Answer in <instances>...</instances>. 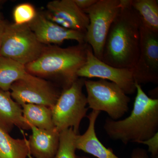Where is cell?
<instances>
[{
    "instance_id": "6da1fadb",
    "label": "cell",
    "mask_w": 158,
    "mask_h": 158,
    "mask_svg": "<svg viewBox=\"0 0 158 158\" xmlns=\"http://www.w3.org/2000/svg\"><path fill=\"white\" fill-rule=\"evenodd\" d=\"M140 26L131 0H120V9L109 30L101 61L116 68H135L140 52Z\"/></svg>"
},
{
    "instance_id": "7a4b0ae2",
    "label": "cell",
    "mask_w": 158,
    "mask_h": 158,
    "mask_svg": "<svg viewBox=\"0 0 158 158\" xmlns=\"http://www.w3.org/2000/svg\"><path fill=\"white\" fill-rule=\"evenodd\" d=\"M136 96L132 111L124 119L107 118L104 129L111 139L124 144L146 141L158 133V99L148 96L135 82Z\"/></svg>"
},
{
    "instance_id": "3957f363",
    "label": "cell",
    "mask_w": 158,
    "mask_h": 158,
    "mask_svg": "<svg viewBox=\"0 0 158 158\" xmlns=\"http://www.w3.org/2000/svg\"><path fill=\"white\" fill-rule=\"evenodd\" d=\"M88 45L86 43L67 48L45 45L38 59L25 65L26 70L35 76L54 79L65 90L78 78V72L86 63Z\"/></svg>"
},
{
    "instance_id": "277c9868",
    "label": "cell",
    "mask_w": 158,
    "mask_h": 158,
    "mask_svg": "<svg viewBox=\"0 0 158 158\" xmlns=\"http://www.w3.org/2000/svg\"><path fill=\"white\" fill-rule=\"evenodd\" d=\"M85 79L78 78L70 87L62 90L56 105L52 108V119L59 133L71 127L79 134L82 119L87 116V97L83 92Z\"/></svg>"
},
{
    "instance_id": "5b68a950",
    "label": "cell",
    "mask_w": 158,
    "mask_h": 158,
    "mask_svg": "<svg viewBox=\"0 0 158 158\" xmlns=\"http://www.w3.org/2000/svg\"><path fill=\"white\" fill-rule=\"evenodd\" d=\"M45 45L40 42L28 24L6 23L0 56L26 65L38 59Z\"/></svg>"
},
{
    "instance_id": "8992f818",
    "label": "cell",
    "mask_w": 158,
    "mask_h": 158,
    "mask_svg": "<svg viewBox=\"0 0 158 158\" xmlns=\"http://www.w3.org/2000/svg\"><path fill=\"white\" fill-rule=\"evenodd\" d=\"M88 108L106 112L109 118L118 120L129 110L130 98L121 88L113 82L100 79H85Z\"/></svg>"
},
{
    "instance_id": "52a82bcc",
    "label": "cell",
    "mask_w": 158,
    "mask_h": 158,
    "mask_svg": "<svg viewBox=\"0 0 158 158\" xmlns=\"http://www.w3.org/2000/svg\"><path fill=\"white\" fill-rule=\"evenodd\" d=\"M119 9L120 0H98L84 11L89 20L85 34V42L100 60L109 30Z\"/></svg>"
},
{
    "instance_id": "ba28073f",
    "label": "cell",
    "mask_w": 158,
    "mask_h": 158,
    "mask_svg": "<svg viewBox=\"0 0 158 158\" xmlns=\"http://www.w3.org/2000/svg\"><path fill=\"white\" fill-rule=\"evenodd\" d=\"M11 98L19 104L43 105L52 108L62 90L45 79L27 73L23 78L11 85Z\"/></svg>"
},
{
    "instance_id": "9c48e42d",
    "label": "cell",
    "mask_w": 158,
    "mask_h": 158,
    "mask_svg": "<svg viewBox=\"0 0 158 158\" xmlns=\"http://www.w3.org/2000/svg\"><path fill=\"white\" fill-rule=\"evenodd\" d=\"M77 76L79 78H98L113 82L127 95L132 94L136 91L133 69L116 68L106 64L94 56L89 45L86 63L78 72Z\"/></svg>"
},
{
    "instance_id": "30bf717a",
    "label": "cell",
    "mask_w": 158,
    "mask_h": 158,
    "mask_svg": "<svg viewBox=\"0 0 158 158\" xmlns=\"http://www.w3.org/2000/svg\"><path fill=\"white\" fill-rule=\"evenodd\" d=\"M133 75L141 84L158 83V33L140 26V52Z\"/></svg>"
},
{
    "instance_id": "8fae6325",
    "label": "cell",
    "mask_w": 158,
    "mask_h": 158,
    "mask_svg": "<svg viewBox=\"0 0 158 158\" xmlns=\"http://www.w3.org/2000/svg\"><path fill=\"white\" fill-rule=\"evenodd\" d=\"M46 8L43 13L50 20L65 28L86 33L89 23L88 15L73 0H54Z\"/></svg>"
},
{
    "instance_id": "7c38bea8",
    "label": "cell",
    "mask_w": 158,
    "mask_h": 158,
    "mask_svg": "<svg viewBox=\"0 0 158 158\" xmlns=\"http://www.w3.org/2000/svg\"><path fill=\"white\" fill-rule=\"evenodd\" d=\"M40 42L44 45L60 44L66 40H73L78 44L85 43V34L66 29L48 19L43 12L37 15L27 24Z\"/></svg>"
},
{
    "instance_id": "4fadbf2b",
    "label": "cell",
    "mask_w": 158,
    "mask_h": 158,
    "mask_svg": "<svg viewBox=\"0 0 158 158\" xmlns=\"http://www.w3.org/2000/svg\"><path fill=\"white\" fill-rule=\"evenodd\" d=\"M100 113L99 111L92 110L87 116L89 120L88 129L83 135H77V149L97 158H121L116 156L111 148L106 147L97 136L95 123Z\"/></svg>"
},
{
    "instance_id": "5bb4252c",
    "label": "cell",
    "mask_w": 158,
    "mask_h": 158,
    "mask_svg": "<svg viewBox=\"0 0 158 158\" xmlns=\"http://www.w3.org/2000/svg\"><path fill=\"white\" fill-rule=\"evenodd\" d=\"M28 141L30 154L35 158H54L58 151L60 133L55 129L41 130L31 126Z\"/></svg>"
},
{
    "instance_id": "9a60e30c",
    "label": "cell",
    "mask_w": 158,
    "mask_h": 158,
    "mask_svg": "<svg viewBox=\"0 0 158 158\" xmlns=\"http://www.w3.org/2000/svg\"><path fill=\"white\" fill-rule=\"evenodd\" d=\"M15 126L31 130L23 116L21 106L12 99L10 91L0 89V127L9 134Z\"/></svg>"
},
{
    "instance_id": "2e32d148",
    "label": "cell",
    "mask_w": 158,
    "mask_h": 158,
    "mask_svg": "<svg viewBox=\"0 0 158 158\" xmlns=\"http://www.w3.org/2000/svg\"><path fill=\"white\" fill-rule=\"evenodd\" d=\"M21 106L23 116L30 127L32 126L47 131L56 129L53 121L52 108L33 104H25Z\"/></svg>"
},
{
    "instance_id": "e0dca14e",
    "label": "cell",
    "mask_w": 158,
    "mask_h": 158,
    "mask_svg": "<svg viewBox=\"0 0 158 158\" xmlns=\"http://www.w3.org/2000/svg\"><path fill=\"white\" fill-rule=\"evenodd\" d=\"M30 155L26 138L15 139L0 127V158H27Z\"/></svg>"
},
{
    "instance_id": "ac0fdd59",
    "label": "cell",
    "mask_w": 158,
    "mask_h": 158,
    "mask_svg": "<svg viewBox=\"0 0 158 158\" xmlns=\"http://www.w3.org/2000/svg\"><path fill=\"white\" fill-rule=\"evenodd\" d=\"M131 5L141 24L150 31L158 33L157 0H131Z\"/></svg>"
},
{
    "instance_id": "d6986e66",
    "label": "cell",
    "mask_w": 158,
    "mask_h": 158,
    "mask_svg": "<svg viewBox=\"0 0 158 158\" xmlns=\"http://www.w3.org/2000/svg\"><path fill=\"white\" fill-rule=\"evenodd\" d=\"M25 65L0 56V89L9 91L11 85L27 73Z\"/></svg>"
},
{
    "instance_id": "ffe728a7",
    "label": "cell",
    "mask_w": 158,
    "mask_h": 158,
    "mask_svg": "<svg viewBox=\"0 0 158 158\" xmlns=\"http://www.w3.org/2000/svg\"><path fill=\"white\" fill-rule=\"evenodd\" d=\"M77 135L71 127L60 133L59 148L54 158H81L76 154Z\"/></svg>"
},
{
    "instance_id": "44dd1931",
    "label": "cell",
    "mask_w": 158,
    "mask_h": 158,
    "mask_svg": "<svg viewBox=\"0 0 158 158\" xmlns=\"http://www.w3.org/2000/svg\"><path fill=\"white\" fill-rule=\"evenodd\" d=\"M37 11L32 4L24 3L15 6L13 11L14 23L16 25L27 24L36 17Z\"/></svg>"
},
{
    "instance_id": "7402d4cb",
    "label": "cell",
    "mask_w": 158,
    "mask_h": 158,
    "mask_svg": "<svg viewBox=\"0 0 158 158\" xmlns=\"http://www.w3.org/2000/svg\"><path fill=\"white\" fill-rule=\"evenodd\" d=\"M158 133H157L152 138L140 143V144H145L148 146V151L151 154L152 158H158Z\"/></svg>"
},
{
    "instance_id": "603a6c76",
    "label": "cell",
    "mask_w": 158,
    "mask_h": 158,
    "mask_svg": "<svg viewBox=\"0 0 158 158\" xmlns=\"http://www.w3.org/2000/svg\"><path fill=\"white\" fill-rule=\"evenodd\" d=\"M77 6L83 11L94 5L98 0H73Z\"/></svg>"
},
{
    "instance_id": "cb8c5ba5",
    "label": "cell",
    "mask_w": 158,
    "mask_h": 158,
    "mask_svg": "<svg viewBox=\"0 0 158 158\" xmlns=\"http://www.w3.org/2000/svg\"><path fill=\"white\" fill-rule=\"evenodd\" d=\"M131 158H149V156L145 149L137 148L133 150Z\"/></svg>"
},
{
    "instance_id": "d4e9b609",
    "label": "cell",
    "mask_w": 158,
    "mask_h": 158,
    "mask_svg": "<svg viewBox=\"0 0 158 158\" xmlns=\"http://www.w3.org/2000/svg\"><path fill=\"white\" fill-rule=\"evenodd\" d=\"M7 21L5 20L4 18H0V51H1V44H2V39L5 27L7 23Z\"/></svg>"
},
{
    "instance_id": "484cf974",
    "label": "cell",
    "mask_w": 158,
    "mask_h": 158,
    "mask_svg": "<svg viewBox=\"0 0 158 158\" xmlns=\"http://www.w3.org/2000/svg\"><path fill=\"white\" fill-rule=\"evenodd\" d=\"M0 18H3L2 15V12L1 11V6H0Z\"/></svg>"
},
{
    "instance_id": "4316f807",
    "label": "cell",
    "mask_w": 158,
    "mask_h": 158,
    "mask_svg": "<svg viewBox=\"0 0 158 158\" xmlns=\"http://www.w3.org/2000/svg\"><path fill=\"white\" fill-rule=\"evenodd\" d=\"M81 158H91L90 157H87V156H82V157H81Z\"/></svg>"
}]
</instances>
